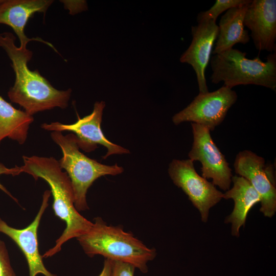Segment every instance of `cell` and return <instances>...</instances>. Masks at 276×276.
Segmentation results:
<instances>
[{
    "instance_id": "16",
    "label": "cell",
    "mask_w": 276,
    "mask_h": 276,
    "mask_svg": "<svg viewBox=\"0 0 276 276\" xmlns=\"http://www.w3.org/2000/svg\"><path fill=\"white\" fill-rule=\"evenodd\" d=\"M248 4L231 8L221 16L218 26L217 41L212 52L213 55L233 48L237 43L245 44L249 41L250 36L243 24Z\"/></svg>"
},
{
    "instance_id": "22",
    "label": "cell",
    "mask_w": 276,
    "mask_h": 276,
    "mask_svg": "<svg viewBox=\"0 0 276 276\" xmlns=\"http://www.w3.org/2000/svg\"><path fill=\"white\" fill-rule=\"evenodd\" d=\"M113 265V260L105 259L102 271L98 276H111Z\"/></svg>"
},
{
    "instance_id": "9",
    "label": "cell",
    "mask_w": 276,
    "mask_h": 276,
    "mask_svg": "<svg viewBox=\"0 0 276 276\" xmlns=\"http://www.w3.org/2000/svg\"><path fill=\"white\" fill-rule=\"evenodd\" d=\"M105 106L104 101L96 102L93 112L72 124H64L58 122L50 124L43 123L42 129L52 131H71L76 134L79 148L89 152L95 150L97 145H102L107 149V152L103 157L106 159L112 154H127L130 151L119 145L108 141L101 128L103 109Z\"/></svg>"
},
{
    "instance_id": "8",
    "label": "cell",
    "mask_w": 276,
    "mask_h": 276,
    "mask_svg": "<svg viewBox=\"0 0 276 276\" xmlns=\"http://www.w3.org/2000/svg\"><path fill=\"white\" fill-rule=\"evenodd\" d=\"M191 126L193 142L189 159L200 162L202 176L212 179L214 186L226 191L230 188L233 175L225 156L214 142L208 128L193 123Z\"/></svg>"
},
{
    "instance_id": "12",
    "label": "cell",
    "mask_w": 276,
    "mask_h": 276,
    "mask_svg": "<svg viewBox=\"0 0 276 276\" xmlns=\"http://www.w3.org/2000/svg\"><path fill=\"white\" fill-rule=\"evenodd\" d=\"M192 40L187 50L180 58V61L191 65L197 78L200 93L209 91L205 76L214 43L218 34L216 21L207 20L192 26Z\"/></svg>"
},
{
    "instance_id": "1",
    "label": "cell",
    "mask_w": 276,
    "mask_h": 276,
    "mask_svg": "<svg viewBox=\"0 0 276 276\" xmlns=\"http://www.w3.org/2000/svg\"><path fill=\"white\" fill-rule=\"evenodd\" d=\"M15 37L8 32L0 33V47L11 61L15 82L8 91L10 101L18 104L32 116L38 112L68 106L72 89L58 90L36 71L28 66L33 54L27 48L17 47Z\"/></svg>"
},
{
    "instance_id": "11",
    "label": "cell",
    "mask_w": 276,
    "mask_h": 276,
    "mask_svg": "<svg viewBox=\"0 0 276 276\" xmlns=\"http://www.w3.org/2000/svg\"><path fill=\"white\" fill-rule=\"evenodd\" d=\"M51 194L50 190L44 191L41 205L35 218L24 228L12 227L0 218V233L10 238L21 250L27 262L29 276H36L38 274L44 276H58L46 268L38 248V228L43 214L49 205Z\"/></svg>"
},
{
    "instance_id": "21",
    "label": "cell",
    "mask_w": 276,
    "mask_h": 276,
    "mask_svg": "<svg viewBox=\"0 0 276 276\" xmlns=\"http://www.w3.org/2000/svg\"><path fill=\"white\" fill-rule=\"evenodd\" d=\"M21 173L20 167L15 166L13 168H8L4 164L0 163V175L2 174L11 175L12 176H16ZM0 189L10 196L14 201L18 202V200L14 197L11 193L0 183Z\"/></svg>"
},
{
    "instance_id": "7",
    "label": "cell",
    "mask_w": 276,
    "mask_h": 276,
    "mask_svg": "<svg viewBox=\"0 0 276 276\" xmlns=\"http://www.w3.org/2000/svg\"><path fill=\"white\" fill-rule=\"evenodd\" d=\"M168 173L174 185L182 189L199 210L201 220L206 222L210 209L223 198V193L197 173L194 162L189 158L173 159Z\"/></svg>"
},
{
    "instance_id": "15",
    "label": "cell",
    "mask_w": 276,
    "mask_h": 276,
    "mask_svg": "<svg viewBox=\"0 0 276 276\" xmlns=\"http://www.w3.org/2000/svg\"><path fill=\"white\" fill-rule=\"evenodd\" d=\"M233 187L223 194V198L232 199L234 208L232 213L225 220L232 224V235L239 237V229L244 226L247 215L250 209L261 201V197L250 182L240 176H233Z\"/></svg>"
},
{
    "instance_id": "13",
    "label": "cell",
    "mask_w": 276,
    "mask_h": 276,
    "mask_svg": "<svg viewBox=\"0 0 276 276\" xmlns=\"http://www.w3.org/2000/svg\"><path fill=\"white\" fill-rule=\"evenodd\" d=\"M243 24L259 51H276V1L253 0L247 6Z\"/></svg>"
},
{
    "instance_id": "19",
    "label": "cell",
    "mask_w": 276,
    "mask_h": 276,
    "mask_svg": "<svg viewBox=\"0 0 276 276\" xmlns=\"http://www.w3.org/2000/svg\"><path fill=\"white\" fill-rule=\"evenodd\" d=\"M0 276H16L13 269L5 243L0 240Z\"/></svg>"
},
{
    "instance_id": "10",
    "label": "cell",
    "mask_w": 276,
    "mask_h": 276,
    "mask_svg": "<svg viewBox=\"0 0 276 276\" xmlns=\"http://www.w3.org/2000/svg\"><path fill=\"white\" fill-rule=\"evenodd\" d=\"M234 166L236 173L247 179L260 195L261 212L272 217L276 212V189L271 168L266 167L262 157L248 150L237 155Z\"/></svg>"
},
{
    "instance_id": "3",
    "label": "cell",
    "mask_w": 276,
    "mask_h": 276,
    "mask_svg": "<svg viewBox=\"0 0 276 276\" xmlns=\"http://www.w3.org/2000/svg\"><path fill=\"white\" fill-rule=\"evenodd\" d=\"M77 239L89 257L101 255L128 263L143 273L148 272V263L156 255L154 248L147 247L132 234L121 227L108 225L99 217L94 219L89 230Z\"/></svg>"
},
{
    "instance_id": "6",
    "label": "cell",
    "mask_w": 276,
    "mask_h": 276,
    "mask_svg": "<svg viewBox=\"0 0 276 276\" xmlns=\"http://www.w3.org/2000/svg\"><path fill=\"white\" fill-rule=\"evenodd\" d=\"M237 98L235 90L223 85L212 92L199 93L190 104L173 117L172 121L176 125L190 122L213 131L224 121Z\"/></svg>"
},
{
    "instance_id": "14",
    "label": "cell",
    "mask_w": 276,
    "mask_h": 276,
    "mask_svg": "<svg viewBox=\"0 0 276 276\" xmlns=\"http://www.w3.org/2000/svg\"><path fill=\"white\" fill-rule=\"evenodd\" d=\"M53 1L51 0H0V24L12 28L20 41V47L27 48L32 40L44 43L57 51L51 43L39 38H28L25 28L29 19L35 13L45 14Z\"/></svg>"
},
{
    "instance_id": "4",
    "label": "cell",
    "mask_w": 276,
    "mask_h": 276,
    "mask_svg": "<svg viewBox=\"0 0 276 276\" xmlns=\"http://www.w3.org/2000/svg\"><path fill=\"white\" fill-rule=\"evenodd\" d=\"M212 74L211 82L232 88L239 85L254 84L275 91L276 51L262 61L258 55L254 59L246 58V53L231 48L213 55L210 60Z\"/></svg>"
},
{
    "instance_id": "18",
    "label": "cell",
    "mask_w": 276,
    "mask_h": 276,
    "mask_svg": "<svg viewBox=\"0 0 276 276\" xmlns=\"http://www.w3.org/2000/svg\"><path fill=\"white\" fill-rule=\"evenodd\" d=\"M250 0H217L214 5L209 10L198 13L197 22L207 20L216 21L218 16L228 9L249 4Z\"/></svg>"
},
{
    "instance_id": "20",
    "label": "cell",
    "mask_w": 276,
    "mask_h": 276,
    "mask_svg": "<svg viewBox=\"0 0 276 276\" xmlns=\"http://www.w3.org/2000/svg\"><path fill=\"white\" fill-rule=\"evenodd\" d=\"M135 267L132 265L119 261H113L111 276H134Z\"/></svg>"
},
{
    "instance_id": "5",
    "label": "cell",
    "mask_w": 276,
    "mask_h": 276,
    "mask_svg": "<svg viewBox=\"0 0 276 276\" xmlns=\"http://www.w3.org/2000/svg\"><path fill=\"white\" fill-rule=\"evenodd\" d=\"M51 137L61 149L62 157L58 162L71 180L75 206L78 212L85 211L88 209L86 193L93 182L102 176L120 174L123 168L117 164L103 165L87 157L80 151L77 138L73 133L64 135L62 132L52 131Z\"/></svg>"
},
{
    "instance_id": "17",
    "label": "cell",
    "mask_w": 276,
    "mask_h": 276,
    "mask_svg": "<svg viewBox=\"0 0 276 276\" xmlns=\"http://www.w3.org/2000/svg\"><path fill=\"white\" fill-rule=\"evenodd\" d=\"M32 116L14 108L0 96V143L6 137L22 145L26 142Z\"/></svg>"
},
{
    "instance_id": "2",
    "label": "cell",
    "mask_w": 276,
    "mask_h": 276,
    "mask_svg": "<svg viewBox=\"0 0 276 276\" xmlns=\"http://www.w3.org/2000/svg\"><path fill=\"white\" fill-rule=\"evenodd\" d=\"M21 173H26L35 179L44 180L51 188L53 197V210L56 216L64 221L66 227L56 240L55 245L42 256L51 257L60 251L62 245L71 239L83 235L91 228L93 222L76 210L74 194L70 177L60 167L58 160L53 157L22 156Z\"/></svg>"
}]
</instances>
